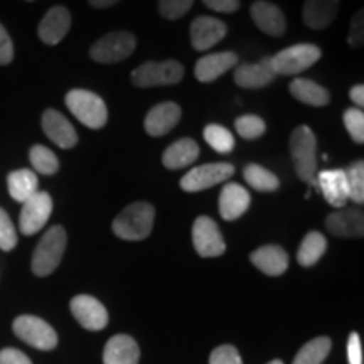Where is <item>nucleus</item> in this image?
Listing matches in <instances>:
<instances>
[{
	"label": "nucleus",
	"instance_id": "1",
	"mask_svg": "<svg viewBox=\"0 0 364 364\" xmlns=\"http://www.w3.org/2000/svg\"><path fill=\"white\" fill-rule=\"evenodd\" d=\"M156 218V209L150 203H134L127 206L113 221L112 230L118 238L127 241H140L150 235Z\"/></svg>",
	"mask_w": 364,
	"mask_h": 364
},
{
	"label": "nucleus",
	"instance_id": "2",
	"mask_svg": "<svg viewBox=\"0 0 364 364\" xmlns=\"http://www.w3.org/2000/svg\"><path fill=\"white\" fill-rule=\"evenodd\" d=\"M290 157L299 179L312 182L317 176V139L307 125H300L290 135Z\"/></svg>",
	"mask_w": 364,
	"mask_h": 364
},
{
	"label": "nucleus",
	"instance_id": "3",
	"mask_svg": "<svg viewBox=\"0 0 364 364\" xmlns=\"http://www.w3.org/2000/svg\"><path fill=\"white\" fill-rule=\"evenodd\" d=\"M66 107L85 127L91 130H98L105 127L108 120L107 105L97 93L88 90H71L68 91Z\"/></svg>",
	"mask_w": 364,
	"mask_h": 364
},
{
	"label": "nucleus",
	"instance_id": "4",
	"mask_svg": "<svg viewBox=\"0 0 364 364\" xmlns=\"http://www.w3.org/2000/svg\"><path fill=\"white\" fill-rule=\"evenodd\" d=\"M66 231L61 226H53L46 231L43 240L34 250L33 272L38 277H48L56 270L66 250Z\"/></svg>",
	"mask_w": 364,
	"mask_h": 364
},
{
	"label": "nucleus",
	"instance_id": "5",
	"mask_svg": "<svg viewBox=\"0 0 364 364\" xmlns=\"http://www.w3.org/2000/svg\"><path fill=\"white\" fill-rule=\"evenodd\" d=\"M321 56V49L316 44H295L270 58L277 76H295L316 65Z\"/></svg>",
	"mask_w": 364,
	"mask_h": 364
},
{
	"label": "nucleus",
	"instance_id": "6",
	"mask_svg": "<svg viewBox=\"0 0 364 364\" xmlns=\"http://www.w3.org/2000/svg\"><path fill=\"white\" fill-rule=\"evenodd\" d=\"M184 78V68L176 59L169 61H147L132 71V83L139 88L176 85Z\"/></svg>",
	"mask_w": 364,
	"mask_h": 364
},
{
	"label": "nucleus",
	"instance_id": "7",
	"mask_svg": "<svg viewBox=\"0 0 364 364\" xmlns=\"http://www.w3.org/2000/svg\"><path fill=\"white\" fill-rule=\"evenodd\" d=\"M136 46V39L134 34L125 33V31H117L98 39L91 46L90 56L93 61L102 63V65H113V63L124 61L134 53Z\"/></svg>",
	"mask_w": 364,
	"mask_h": 364
},
{
	"label": "nucleus",
	"instance_id": "8",
	"mask_svg": "<svg viewBox=\"0 0 364 364\" xmlns=\"http://www.w3.org/2000/svg\"><path fill=\"white\" fill-rule=\"evenodd\" d=\"M14 332L26 344L41 351H51L58 346V334L48 322L36 316H21L14 321Z\"/></svg>",
	"mask_w": 364,
	"mask_h": 364
},
{
	"label": "nucleus",
	"instance_id": "9",
	"mask_svg": "<svg viewBox=\"0 0 364 364\" xmlns=\"http://www.w3.org/2000/svg\"><path fill=\"white\" fill-rule=\"evenodd\" d=\"M235 167L228 162L204 164V166L194 167L181 179V189L186 193H199V191L215 188L233 177Z\"/></svg>",
	"mask_w": 364,
	"mask_h": 364
},
{
	"label": "nucleus",
	"instance_id": "10",
	"mask_svg": "<svg viewBox=\"0 0 364 364\" xmlns=\"http://www.w3.org/2000/svg\"><path fill=\"white\" fill-rule=\"evenodd\" d=\"M53 213V199L48 193L38 191L33 198L22 203V211L19 216L21 233L26 236L36 235L44 228Z\"/></svg>",
	"mask_w": 364,
	"mask_h": 364
},
{
	"label": "nucleus",
	"instance_id": "11",
	"mask_svg": "<svg viewBox=\"0 0 364 364\" xmlns=\"http://www.w3.org/2000/svg\"><path fill=\"white\" fill-rule=\"evenodd\" d=\"M193 245L203 258H215L226 252V243L216 221L199 216L193 225Z\"/></svg>",
	"mask_w": 364,
	"mask_h": 364
},
{
	"label": "nucleus",
	"instance_id": "12",
	"mask_svg": "<svg viewBox=\"0 0 364 364\" xmlns=\"http://www.w3.org/2000/svg\"><path fill=\"white\" fill-rule=\"evenodd\" d=\"M73 316L88 331H102L108 324V312L91 295H76L70 304Z\"/></svg>",
	"mask_w": 364,
	"mask_h": 364
},
{
	"label": "nucleus",
	"instance_id": "13",
	"mask_svg": "<svg viewBox=\"0 0 364 364\" xmlns=\"http://www.w3.org/2000/svg\"><path fill=\"white\" fill-rule=\"evenodd\" d=\"M226 33V24L223 21L215 19V17L199 16L191 24V44L196 51H208L225 39Z\"/></svg>",
	"mask_w": 364,
	"mask_h": 364
},
{
	"label": "nucleus",
	"instance_id": "14",
	"mask_svg": "<svg viewBox=\"0 0 364 364\" xmlns=\"http://www.w3.org/2000/svg\"><path fill=\"white\" fill-rule=\"evenodd\" d=\"M41 125H43V130L44 134L48 135V139L56 144L58 147L73 149L78 144V134H76L75 127H73L71 122L58 110H53V108L46 110L43 113Z\"/></svg>",
	"mask_w": 364,
	"mask_h": 364
},
{
	"label": "nucleus",
	"instance_id": "15",
	"mask_svg": "<svg viewBox=\"0 0 364 364\" xmlns=\"http://www.w3.org/2000/svg\"><path fill=\"white\" fill-rule=\"evenodd\" d=\"M250 12H252L253 22L262 33L273 36V38L284 36L287 31L285 14L275 4L267 2V0H257V2H253Z\"/></svg>",
	"mask_w": 364,
	"mask_h": 364
},
{
	"label": "nucleus",
	"instance_id": "16",
	"mask_svg": "<svg viewBox=\"0 0 364 364\" xmlns=\"http://www.w3.org/2000/svg\"><path fill=\"white\" fill-rule=\"evenodd\" d=\"M71 27V14L66 7L54 6L39 22V38L44 44L56 46L66 38Z\"/></svg>",
	"mask_w": 364,
	"mask_h": 364
},
{
	"label": "nucleus",
	"instance_id": "17",
	"mask_svg": "<svg viewBox=\"0 0 364 364\" xmlns=\"http://www.w3.org/2000/svg\"><path fill=\"white\" fill-rule=\"evenodd\" d=\"M317 189L324 194L326 201L331 206L343 209L346 203L349 201L348 194V182H346L344 169H332L321 171L317 174Z\"/></svg>",
	"mask_w": 364,
	"mask_h": 364
},
{
	"label": "nucleus",
	"instance_id": "18",
	"mask_svg": "<svg viewBox=\"0 0 364 364\" xmlns=\"http://www.w3.org/2000/svg\"><path fill=\"white\" fill-rule=\"evenodd\" d=\"M277 78V73L273 70L272 58H263L262 61L255 65H240L235 71V83L241 88L257 90L270 85Z\"/></svg>",
	"mask_w": 364,
	"mask_h": 364
},
{
	"label": "nucleus",
	"instance_id": "19",
	"mask_svg": "<svg viewBox=\"0 0 364 364\" xmlns=\"http://www.w3.org/2000/svg\"><path fill=\"white\" fill-rule=\"evenodd\" d=\"M181 120V108L174 102L159 103L145 117V132L152 136L167 135Z\"/></svg>",
	"mask_w": 364,
	"mask_h": 364
},
{
	"label": "nucleus",
	"instance_id": "20",
	"mask_svg": "<svg viewBox=\"0 0 364 364\" xmlns=\"http://www.w3.org/2000/svg\"><path fill=\"white\" fill-rule=\"evenodd\" d=\"M331 235L339 238H361L364 233V215L358 209H339L326 220Z\"/></svg>",
	"mask_w": 364,
	"mask_h": 364
},
{
	"label": "nucleus",
	"instance_id": "21",
	"mask_svg": "<svg viewBox=\"0 0 364 364\" xmlns=\"http://www.w3.org/2000/svg\"><path fill=\"white\" fill-rule=\"evenodd\" d=\"M252 198L250 193L241 184L230 182L221 191L220 196V215L223 220L235 221L248 211Z\"/></svg>",
	"mask_w": 364,
	"mask_h": 364
},
{
	"label": "nucleus",
	"instance_id": "22",
	"mask_svg": "<svg viewBox=\"0 0 364 364\" xmlns=\"http://www.w3.org/2000/svg\"><path fill=\"white\" fill-rule=\"evenodd\" d=\"M236 63H238V54L236 53L226 51L208 54L196 63L194 75L201 83H211V81L225 75L226 71H230L231 68H235Z\"/></svg>",
	"mask_w": 364,
	"mask_h": 364
},
{
	"label": "nucleus",
	"instance_id": "23",
	"mask_svg": "<svg viewBox=\"0 0 364 364\" xmlns=\"http://www.w3.org/2000/svg\"><path fill=\"white\" fill-rule=\"evenodd\" d=\"M339 11V0H306L302 11L304 24L321 31L334 22Z\"/></svg>",
	"mask_w": 364,
	"mask_h": 364
},
{
	"label": "nucleus",
	"instance_id": "24",
	"mask_svg": "<svg viewBox=\"0 0 364 364\" xmlns=\"http://www.w3.org/2000/svg\"><path fill=\"white\" fill-rule=\"evenodd\" d=\"M250 260L258 270L270 277H279L289 268V255L277 245H267V247L255 250Z\"/></svg>",
	"mask_w": 364,
	"mask_h": 364
},
{
	"label": "nucleus",
	"instance_id": "25",
	"mask_svg": "<svg viewBox=\"0 0 364 364\" xmlns=\"http://www.w3.org/2000/svg\"><path fill=\"white\" fill-rule=\"evenodd\" d=\"M139 346H136V343L130 336H113L107 343V346H105V364H139Z\"/></svg>",
	"mask_w": 364,
	"mask_h": 364
},
{
	"label": "nucleus",
	"instance_id": "26",
	"mask_svg": "<svg viewBox=\"0 0 364 364\" xmlns=\"http://www.w3.org/2000/svg\"><path fill=\"white\" fill-rule=\"evenodd\" d=\"M198 157L199 145L193 139H181L166 149L162 156V164L169 171H179L194 164Z\"/></svg>",
	"mask_w": 364,
	"mask_h": 364
},
{
	"label": "nucleus",
	"instance_id": "27",
	"mask_svg": "<svg viewBox=\"0 0 364 364\" xmlns=\"http://www.w3.org/2000/svg\"><path fill=\"white\" fill-rule=\"evenodd\" d=\"M289 90L295 100H299L300 103L311 105V107H326L331 102L329 91L312 80L295 78L290 83Z\"/></svg>",
	"mask_w": 364,
	"mask_h": 364
},
{
	"label": "nucleus",
	"instance_id": "28",
	"mask_svg": "<svg viewBox=\"0 0 364 364\" xmlns=\"http://www.w3.org/2000/svg\"><path fill=\"white\" fill-rule=\"evenodd\" d=\"M38 176H36V172L31 169L12 171L11 174L7 176L9 194H11V198L17 203H26L27 199L33 198V196L38 193Z\"/></svg>",
	"mask_w": 364,
	"mask_h": 364
},
{
	"label": "nucleus",
	"instance_id": "29",
	"mask_svg": "<svg viewBox=\"0 0 364 364\" xmlns=\"http://www.w3.org/2000/svg\"><path fill=\"white\" fill-rule=\"evenodd\" d=\"M327 250V240L326 236L318 231H311L306 235V238L300 243L299 252H297V262L302 267H312L321 260L322 255Z\"/></svg>",
	"mask_w": 364,
	"mask_h": 364
},
{
	"label": "nucleus",
	"instance_id": "30",
	"mask_svg": "<svg viewBox=\"0 0 364 364\" xmlns=\"http://www.w3.org/2000/svg\"><path fill=\"white\" fill-rule=\"evenodd\" d=\"M245 181L255 191H260V193H273L280 188V181L273 172H270L265 167L258 166V164H248L243 171Z\"/></svg>",
	"mask_w": 364,
	"mask_h": 364
},
{
	"label": "nucleus",
	"instance_id": "31",
	"mask_svg": "<svg viewBox=\"0 0 364 364\" xmlns=\"http://www.w3.org/2000/svg\"><path fill=\"white\" fill-rule=\"evenodd\" d=\"M331 353V339L317 338L312 339L300 349L294 359V364H322V361Z\"/></svg>",
	"mask_w": 364,
	"mask_h": 364
},
{
	"label": "nucleus",
	"instance_id": "32",
	"mask_svg": "<svg viewBox=\"0 0 364 364\" xmlns=\"http://www.w3.org/2000/svg\"><path fill=\"white\" fill-rule=\"evenodd\" d=\"M204 140L211 149L220 154H230L235 149V136L226 127L211 124L204 129Z\"/></svg>",
	"mask_w": 364,
	"mask_h": 364
},
{
	"label": "nucleus",
	"instance_id": "33",
	"mask_svg": "<svg viewBox=\"0 0 364 364\" xmlns=\"http://www.w3.org/2000/svg\"><path fill=\"white\" fill-rule=\"evenodd\" d=\"M29 161L33 164L34 171H38L39 174L53 176L59 169V161L56 154L48 147H44V145H34V147H31Z\"/></svg>",
	"mask_w": 364,
	"mask_h": 364
},
{
	"label": "nucleus",
	"instance_id": "34",
	"mask_svg": "<svg viewBox=\"0 0 364 364\" xmlns=\"http://www.w3.org/2000/svg\"><path fill=\"white\" fill-rule=\"evenodd\" d=\"M346 182H348L349 199L356 204L364 203V162L358 161L346 169Z\"/></svg>",
	"mask_w": 364,
	"mask_h": 364
},
{
	"label": "nucleus",
	"instance_id": "35",
	"mask_svg": "<svg viewBox=\"0 0 364 364\" xmlns=\"http://www.w3.org/2000/svg\"><path fill=\"white\" fill-rule=\"evenodd\" d=\"M235 127H236V132H238V135L245 140L260 139L267 130L265 120L258 115H243L236 118Z\"/></svg>",
	"mask_w": 364,
	"mask_h": 364
},
{
	"label": "nucleus",
	"instance_id": "36",
	"mask_svg": "<svg viewBox=\"0 0 364 364\" xmlns=\"http://www.w3.org/2000/svg\"><path fill=\"white\" fill-rule=\"evenodd\" d=\"M344 125L356 144L364 142V113L361 108H348L343 115Z\"/></svg>",
	"mask_w": 364,
	"mask_h": 364
},
{
	"label": "nucleus",
	"instance_id": "37",
	"mask_svg": "<svg viewBox=\"0 0 364 364\" xmlns=\"http://www.w3.org/2000/svg\"><path fill=\"white\" fill-rule=\"evenodd\" d=\"M194 0H159V12L164 19L176 21L186 16L193 7Z\"/></svg>",
	"mask_w": 364,
	"mask_h": 364
},
{
	"label": "nucleus",
	"instance_id": "38",
	"mask_svg": "<svg viewBox=\"0 0 364 364\" xmlns=\"http://www.w3.org/2000/svg\"><path fill=\"white\" fill-rule=\"evenodd\" d=\"M17 245V231L16 226L6 211L0 208V250L11 252Z\"/></svg>",
	"mask_w": 364,
	"mask_h": 364
},
{
	"label": "nucleus",
	"instance_id": "39",
	"mask_svg": "<svg viewBox=\"0 0 364 364\" xmlns=\"http://www.w3.org/2000/svg\"><path fill=\"white\" fill-rule=\"evenodd\" d=\"M209 364H243L241 358L233 346H220L213 351Z\"/></svg>",
	"mask_w": 364,
	"mask_h": 364
},
{
	"label": "nucleus",
	"instance_id": "40",
	"mask_svg": "<svg viewBox=\"0 0 364 364\" xmlns=\"http://www.w3.org/2000/svg\"><path fill=\"white\" fill-rule=\"evenodd\" d=\"M364 12L358 11L354 14L353 21H351V27H349V44L358 48V46H363L364 41Z\"/></svg>",
	"mask_w": 364,
	"mask_h": 364
},
{
	"label": "nucleus",
	"instance_id": "41",
	"mask_svg": "<svg viewBox=\"0 0 364 364\" xmlns=\"http://www.w3.org/2000/svg\"><path fill=\"white\" fill-rule=\"evenodd\" d=\"M14 59V44L7 29L0 24V65H11Z\"/></svg>",
	"mask_w": 364,
	"mask_h": 364
},
{
	"label": "nucleus",
	"instance_id": "42",
	"mask_svg": "<svg viewBox=\"0 0 364 364\" xmlns=\"http://www.w3.org/2000/svg\"><path fill=\"white\" fill-rule=\"evenodd\" d=\"M348 361L349 364H363V348L361 338L358 332H353L348 341Z\"/></svg>",
	"mask_w": 364,
	"mask_h": 364
},
{
	"label": "nucleus",
	"instance_id": "43",
	"mask_svg": "<svg viewBox=\"0 0 364 364\" xmlns=\"http://www.w3.org/2000/svg\"><path fill=\"white\" fill-rule=\"evenodd\" d=\"M203 4L211 11L223 14H233L240 9V0H203Z\"/></svg>",
	"mask_w": 364,
	"mask_h": 364
},
{
	"label": "nucleus",
	"instance_id": "44",
	"mask_svg": "<svg viewBox=\"0 0 364 364\" xmlns=\"http://www.w3.org/2000/svg\"><path fill=\"white\" fill-rule=\"evenodd\" d=\"M0 364H33L31 359L21 353L19 349L7 348L0 351Z\"/></svg>",
	"mask_w": 364,
	"mask_h": 364
},
{
	"label": "nucleus",
	"instance_id": "45",
	"mask_svg": "<svg viewBox=\"0 0 364 364\" xmlns=\"http://www.w3.org/2000/svg\"><path fill=\"white\" fill-rule=\"evenodd\" d=\"M349 98L353 100V103H356V108L364 107V86L363 85H356L353 86L351 91H349Z\"/></svg>",
	"mask_w": 364,
	"mask_h": 364
},
{
	"label": "nucleus",
	"instance_id": "46",
	"mask_svg": "<svg viewBox=\"0 0 364 364\" xmlns=\"http://www.w3.org/2000/svg\"><path fill=\"white\" fill-rule=\"evenodd\" d=\"M117 2H120V0H88L90 6H93V7H97V9L112 7V6H115Z\"/></svg>",
	"mask_w": 364,
	"mask_h": 364
},
{
	"label": "nucleus",
	"instance_id": "47",
	"mask_svg": "<svg viewBox=\"0 0 364 364\" xmlns=\"http://www.w3.org/2000/svg\"><path fill=\"white\" fill-rule=\"evenodd\" d=\"M268 364H284L280 361V359H275V361H272V363H268Z\"/></svg>",
	"mask_w": 364,
	"mask_h": 364
},
{
	"label": "nucleus",
	"instance_id": "48",
	"mask_svg": "<svg viewBox=\"0 0 364 364\" xmlns=\"http://www.w3.org/2000/svg\"><path fill=\"white\" fill-rule=\"evenodd\" d=\"M27 2H34V0H27Z\"/></svg>",
	"mask_w": 364,
	"mask_h": 364
}]
</instances>
